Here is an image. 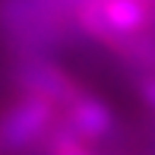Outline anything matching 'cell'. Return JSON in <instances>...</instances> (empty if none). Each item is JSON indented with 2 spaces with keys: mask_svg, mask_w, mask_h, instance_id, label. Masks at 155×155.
Returning a JSON list of instances; mask_svg holds the SVG:
<instances>
[{
  "mask_svg": "<svg viewBox=\"0 0 155 155\" xmlns=\"http://www.w3.org/2000/svg\"><path fill=\"white\" fill-rule=\"evenodd\" d=\"M82 45L73 10L57 0H0V48L6 57H63Z\"/></svg>",
  "mask_w": 155,
  "mask_h": 155,
  "instance_id": "6da1fadb",
  "label": "cell"
},
{
  "mask_svg": "<svg viewBox=\"0 0 155 155\" xmlns=\"http://www.w3.org/2000/svg\"><path fill=\"white\" fill-rule=\"evenodd\" d=\"M139 98H143V104L155 114V76H143V79H139Z\"/></svg>",
  "mask_w": 155,
  "mask_h": 155,
  "instance_id": "52a82bcc",
  "label": "cell"
},
{
  "mask_svg": "<svg viewBox=\"0 0 155 155\" xmlns=\"http://www.w3.org/2000/svg\"><path fill=\"white\" fill-rule=\"evenodd\" d=\"M6 79L16 89V95H35L45 101L67 108L82 89V82L63 67L60 57H48V54H22V57H10L6 63Z\"/></svg>",
  "mask_w": 155,
  "mask_h": 155,
  "instance_id": "3957f363",
  "label": "cell"
},
{
  "mask_svg": "<svg viewBox=\"0 0 155 155\" xmlns=\"http://www.w3.org/2000/svg\"><path fill=\"white\" fill-rule=\"evenodd\" d=\"M41 155H98V149L92 143H86L82 136H76L63 120H57V127L51 130Z\"/></svg>",
  "mask_w": 155,
  "mask_h": 155,
  "instance_id": "8992f818",
  "label": "cell"
},
{
  "mask_svg": "<svg viewBox=\"0 0 155 155\" xmlns=\"http://www.w3.org/2000/svg\"><path fill=\"white\" fill-rule=\"evenodd\" d=\"M98 3H101V16L111 35L108 48L152 29V0H98Z\"/></svg>",
  "mask_w": 155,
  "mask_h": 155,
  "instance_id": "5b68a950",
  "label": "cell"
},
{
  "mask_svg": "<svg viewBox=\"0 0 155 155\" xmlns=\"http://www.w3.org/2000/svg\"><path fill=\"white\" fill-rule=\"evenodd\" d=\"M0 155H3V149H0Z\"/></svg>",
  "mask_w": 155,
  "mask_h": 155,
  "instance_id": "30bf717a",
  "label": "cell"
},
{
  "mask_svg": "<svg viewBox=\"0 0 155 155\" xmlns=\"http://www.w3.org/2000/svg\"><path fill=\"white\" fill-rule=\"evenodd\" d=\"M57 3H63L67 10H76V6H79V3H86V0H57Z\"/></svg>",
  "mask_w": 155,
  "mask_h": 155,
  "instance_id": "ba28073f",
  "label": "cell"
},
{
  "mask_svg": "<svg viewBox=\"0 0 155 155\" xmlns=\"http://www.w3.org/2000/svg\"><path fill=\"white\" fill-rule=\"evenodd\" d=\"M60 120V108L35 95H16L0 111V149L3 155L41 152Z\"/></svg>",
  "mask_w": 155,
  "mask_h": 155,
  "instance_id": "7a4b0ae2",
  "label": "cell"
},
{
  "mask_svg": "<svg viewBox=\"0 0 155 155\" xmlns=\"http://www.w3.org/2000/svg\"><path fill=\"white\" fill-rule=\"evenodd\" d=\"M60 120L67 124L76 136H82L86 143H92V146L104 143V139H111L117 133L114 104H111L104 95L86 89V86L76 92V98L67 104V108H60Z\"/></svg>",
  "mask_w": 155,
  "mask_h": 155,
  "instance_id": "277c9868",
  "label": "cell"
},
{
  "mask_svg": "<svg viewBox=\"0 0 155 155\" xmlns=\"http://www.w3.org/2000/svg\"><path fill=\"white\" fill-rule=\"evenodd\" d=\"M152 29H155V0H152Z\"/></svg>",
  "mask_w": 155,
  "mask_h": 155,
  "instance_id": "9c48e42d",
  "label": "cell"
}]
</instances>
